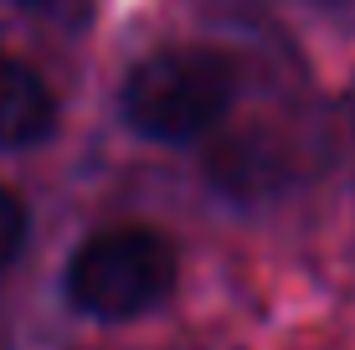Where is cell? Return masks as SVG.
<instances>
[{
    "label": "cell",
    "instance_id": "obj_3",
    "mask_svg": "<svg viewBox=\"0 0 355 350\" xmlns=\"http://www.w3.org/2000/svg\"><path fill=\"white\" fill-rule=\"evenodd\" d=\"M52 129H57V98L46 78L21 57L0 52V150H31V144L52 139Z\"/></svg>",
    "mask_w": 355,
    "mask_h": 350
},
{
    "label": "cell",
    "instance_id": "obj_4",
    "mask_svg": "<svg viewBox=\"0 0 355 350\" xmlns=\"http://www.w3.org/2000/svg\"><path fill=\"white\" fill-rule=\"evenodd\" d=\"M21 247H26V207H21L16 191L0 186V279H6L10 263L21 258Z\"/></svg>",
    "mask_w": 355,
    "mask_h": 350
},
{
    "label": "cell",
    "instance_id": "obj_1",
    "mask_svg": "<svg viewBox=\"0 0 355 350\" xmlns=\"http://www.w3.org/2000/svg\"><path fill=\"white\" fill-rule=\"evenodd\" d=\"M237 103V67L211 46L150 52L119 88V114L134 134L155 144L206 139Z\"/></svg>",
    "mask_w": 355,
    "mask_h": 350
},
{
    "label": "cell",
    "instance_id": "obj_5",
    "mask_svg": "<svg viewBox=\"0 0 355 350\" xmlns=\"http://www.w3.org/2000/svg\"><path fill=\"white\" fill-rule=\"evenodd\" d=\"M21 6H57V0H21Z\"/></svg>",
    "mask_w": 355,
    "mask_h": 350
},
{
    "label": "cell",
    "instance_id": "obj_2",
    "mask_svg": "<svg viewBox=\"0 0 355 350\" xmlns=\"http://www.w3.org/2000/svg\"><path fill=\"white\" fill-rule=\"evenodd\" d=\"M175 279L180 263L170 237L150 232V227H108V232H93L67 258L62 288L78 315L119 324L160 309L175 294Z\"/></svg>",
    "mask_w": 355,
    "mask_h": 350
}]
</instances>
